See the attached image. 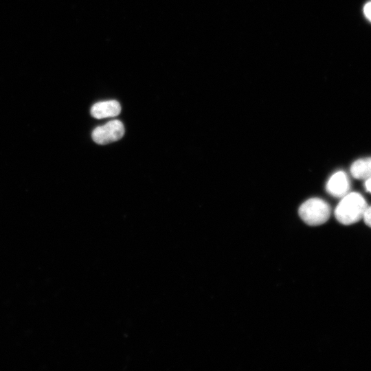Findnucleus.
Listing matches in <instances>:
<instances>
[{
	"instance_id": "3",
	"label": "nucleus",
	"mask_w": 371,
	"mask_h": 371,
	"mask_svg": "<svg viewBox=\"0 0 371 371\" xmlns=\"http://www.w3.org/2000/svg\"><path fill=\"white\" fill-rule=\"evenodd\" d=\"M124 134V126L117 120L96 127L92 132L93 140L98 144H107L121 139Z\"/></svg>"
},
{
	"instance_id": "5",
	"label": "nucleus",
	"mask_w": 371,
	"mask_h": 371,
	"mask_svg": "<svg viewBox=\"0 0 371 371\" xmlns=\"http://www.w3.org/2000/svg\"><path fill=\"white\" fill-rule=\"evenodd\" d=\"M120 111V103L113 100L97 102L91 109V115L97 119L115 117L118 115Z\"/></svg>"
},
{
	"instance_id": "7",
	"label": "nucleus",
	"mask_w": 371,
	"mask_h": 371,
	"mask_svg": "<svg viewBox=\"0 0 371 371\" xmlns=\"http://www.w3.org/2000/svg\"><path fill=\"white\" fill-rule=\"evenodd\" d=\"M365 223L371 228V206H368L363 216Z\"/></svg>"
},
{
	"instance_id": "2",
	"label": "nucleus",
	"mask_w": 371,
	"mask_h": 371,
	"mask_svg": "<svg viewBox=\"0 0 371 371\" xmlns=\"http://www.w3.org/2000/svg\"><path fill=\"white\" fill-rule=\"evenodd\" d=\"M330 205L326 201L317 197L306 200L298 210L301 219L311 226L325 223L330 216Z\"/></svg>"
},
{
	"instance_id": "1",
	"label": "nucleus",
	"mask_w": 371,
	"mask_h": 371,
	"mask_svg": "<svg viewBox=\"0 0 371 371\" xmlns=\"http://www.w3.org/2000/svg\"><path fill=\"white\" fill-rule=\"evenodd\" d=\"M364 197L359 192H352L344 196L335 210V216L339 223L350 225L363 218L368 208Z\"/></svg>"
},
{
	"instance_id": "6",
	"label": "nucleus",
	"mask_w": 371,
	"mask_h": 371,
	"mask_svg": "<svg viewBox=\"0 0 371 371\" xmlns=\"http://www.w3.org/2000/svg\"><path fill=\"white\" fill-rule=\"evenodd\" d=\"M350 173L357 179H367L371 177V157L356 160L350 167Z\"/></svg>"
},
{
	"instance_id": "8",
	"label": "nucleus",
	"mask_w": 371,
	"mask_h": 371,
	"mask_svg": "<svg viewBox=\"0 0 371 371\" xmlns=\"http://www.w3.org/2000/svg\"><path fill=\"white\" fill-rule=\"evenodd\" d=\"M363 12L366 18L371 21V1L367 3L363 8Z\"/></svg>"
},
{
	"instance_id": "4",
	"label": "nucleus",
	"mask_w": 371,
	"mask_h": 371,
	"mask_svg": "<svg viewBox=\"0 0 371 371\" xmlns=\"http://www.w3.org/2000/svg\"><path fill=\"white\" fill-rule=\"evenodd\" d=\"M350 180L344 171H337L328 179L326 189L328 194L335 197H343L350 190Z\"/></svg>"
},
{
	"instance_id": "9",
	"label": "nucleus",
	"mask_w": 371,
	"mask_h": 371,
	"mask_svg": "<svg viewBox=\"0 0 371 371\" xmlns=\"http://www.w3.org/2000/svg\"><path fill=\"white\" fill-rule=\"evenodd\" d=\"M365 187L366 190L371 193V177L366 179L365 182Z\"/></svg>"
}]
</instances>
